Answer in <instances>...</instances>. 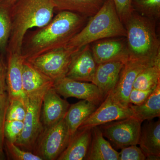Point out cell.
Segmentation results:
<instances>
[{
    "mask_svg": "<svg viewBox=\"0 0 160 160\" xmlns=\"http://www.w3.org/2000/svg\"><path fill=\"white\" fill-rule=\"evenodd\" d=\"M126 28L119 17L113 1L106 0L65 47L76 52L98 40L126 37Z\"/></svg>",
    "mask_w": 160,
    "mask_h": 160,
    "instance_id": "cell-3",
    "label": "cell"
},
{
    "mask_svg": "<svg viewBox=\"0 0 160 160\" xmlns=\"http://www.w3.org/2000/svg\"><path fill=\"white\" fill-rule=\"evenodd\" d=\"M92 44V52L97 64L114 60L126 61L129 58L126 42L122 39H103Z\"/></svg>",
    "mask_w": 160,
    "mask_h": 160,
    "instance_id": "cell-13",
    "label": "cell"
},
{
    "mask_svg": "<svg viewBox=\"0 0 160 160\" xmlns=\"http://www.w3.org/2000/svg\"><path fill=\"white\" fill-rule=\"evenodd\" d=\"M138 145L146 156H160V122H150L141 129Z\"/></svg>",
    "mask_w": 160,
    "mask_h": 160,
    "instance_id": "cell-21",
    "label": "cell"
},
{
    "mask_svg": "<svg viewBox=\"0 0 160 160\" xmlns=\"http://www.w3.org/2000/svg\"><path fill=\"white\" fill-rule=\"evenodd\" d=\"M133 117V112L130 106L123 105L111 92L101 103L98 108L80 126L78 129L91 128L110 122Z\"/></svg>",
    "mask_w": 160,
    "mask_h": 160,
    "instance_id": "cell-9",
    "label": "cell"
},
{
    "mask_svg": "<svg viewBox=\"0 0 160 160\" xmlns=\"http://www.w3.org/2000/svg\"><path fill=\"white\" fill-rule=\"evenodd\" d=\"M124 25L129 58L151 62L160 54L155 21L134 11Z\"/></svg>",
    "mask_w": 160,
    "mask_h": 160,
    "instance_id": "cell-4",
    "label": "cell"
},
{
    "mask_svg": "<svg viewBox=\"0 0 160 160\" xmlns=\"http://www.w3.org/2000/svg\"><path fill=\"white\" fill-rule=\"evenodd\" d=\"M119 152L105 139L99 127L92 128L91 143L86 160H118Z\"/></svg>",
    "mask_w": 160,
    "mask_h": 160,
    "instance_id": "cell-19",
    "label": "cell"
},
{
    "mask_svg": "<svg viewBox=\"0 0 160 160\" xmlns=\"http://www.w3.org/2000/svg\"><path fill=\"white\" fill-rule=\"evenodd\" d=\"M106 0H53L55 10L76 12L87 18L93 16Z\"/></svg>",
    "mask_w": 160,
    "mask_h": 160,
    "instance_id": "cell-22",
    "label": "cell"
},
{
    "mask_svg": "<svg viewBox=\"0 0 160 160\" xmlns=\"http://www.w3.org/2000/svg\"><path fill=\"white\" fill-rule=\"evenodd\" d=\"M6 155L3 151V146L0 145V160L6 159Z\"/></svg>",
    "mask_w": 160,
    "mask_h": 160,
    "instance_id": "cell-36",
    "label": "cell"
},
{
    "mask_svg": "<svg viewBox=\"0 0 160 160\" xmlns=\"http://www.w3.org/2000/svg\"><path fill=\"white\" fill-rule=\"evenodd\" d=\"M53 0H17L11 9L12 28L7 52L22 54L29 29L46 26L53 17Z\"/></svg>",
    "mask_w": 160,
    "mask_h": 160,
    "instance_id": "cell-2",
    "label": "cell"
},
{
    "mask_svg": "<svg viewBox=\"0 0 160 160\" xmlns=\"http://www.w3.org/2000/svg\"><path fill=\"white\" fill-rule=\"evenodd\" d=\"M45 92L26 97V112L23 121L24 127L15 143L24 150H33L38 138L44 129L41 122V114Z\"/></svg>",
    "mask_w": 160,
    "mask_h": 160,
    "instance_id": "cell-6",
    "label": "cell"
},
{
    "mask_svg": "<svg viewBox=\"0 0 160 160\" xmlns=\"http://www.w3.org/2000/svg\"><path fill=\"white\" fill-rule=\"evenodd\" d=\"M118 160H145L146 156L140 147L132 145L122 148Z\"/></svg>",
    "mask_w": 160,
    "mask_h": 160,
    "instance_id": "cell-31",
    "label": "cell"
},
{
    "mask_svg": "<svg viewBox=\"0 0 160 160\" xmlns=\"http://www.w3.org/2000/svg\"><path fill=\"white\" fill-rule=\"evenodd\" d=\"M74 52L64 47L47 52L27 61L55 82L66 77Z\"/></svg>",
    "mask_w": 160,
    "mask_h": 160,
    "instance_id": "cell-8",
    "label": "cell"
},
{
    "mask_svg": "<svg viewBox=\"0 0 160 160\" xmlns=\"http://www.w3.org/2000/svg\"><path fill=\"white\" fill-rule=\"evenodd\" d=\"M160 156L156 155H150L146 157V160H159Z\"/></svg>",
    "mask_w": 160,
    "mask_h": 160,
    "instance_id": "cell-35",
    "label": "cell"
},
{
    "mask_svg": "<svg viewBox=\"0 0 160 160\" xmlns=\"http://www.w3.org/2000/svg\"><path fill=\"white\" fill-rule=\"evenodd\" d=\"M126 61L114 60L98 64L92 83L97 86L104 100L114 90Z\"/></svg>",
    "mask_w": 160,
    "mask_h": 160,
    "instance_id": "cell-14",
    "label": "cell"
},
{
    "mask_svg": "<svg viewBox=\"0 0 160 160\" xmlns=\"http://www.w3.org/2000/svg\"><path fill=\"white\" fill-rule=\"evenodd\" d=\"M26 112V102L16 99L10 100L6 112V121H23Z\"/></svg>",
    "mask_w": 160,
    "mask_h": 160,
    "instance_id": "cell-27",
    "label": "cell"
},
{
    "mask_svg": "<svg viewBox=\"0 0 160 160\" xmlns=\"http://www.w3.org/2000/svg\"><path fill=\"white\" fill-rule=\"evenodd\" d=\"M7 72V66L0 58V94L6 92V78Z\"/></svg>",
    "mask_w": 160,
    "mask_h": 160,
    "instance_id": "cell-34",
    "label": "cell"
},
{
    "mask_svg": "<svg viewBox=\"0 0 160 160\" xmlns=\"http://www.w3.org/2000/svg\"><path fill=\"white\" fill-rule=\"evenodd\" d=\"M154 89L141 90L132 88L129 96V102L133 105H141L145 102Z\"/></svg>",
    "mask_w": 160,
    "mask_h": 160,
    "instance_id": "cell-33",
    "label": "cell"
},
{
    "mask_svg": "<svg viewBox=\"0 0 160 160\" xmlns=\"http://www.w3.org/2000/svg\"><path fill=\"white\" fill-rule=\"evenodd\" d=\"M142 123L136 118L130 117L98 126L103 136L119 149L138 145Z\"/></svg>",
    "mask_w": 160,
    "mask_h": 160,
    "instance_id": "cell-7",
    "label": "cell"
},
{
    "mask_svg": "<svg viewBox=\"0 0 160 160\" xmlns=\"http://www.w3.org/2000/svg\"><path fill=\"white\" fill-rule=\"evenodd\" d=\"M9 103V98L6 92L0 94V145L2 146L5 142L4 126Z\"/></svg>",
    "mask_w": 160,
    "mask_h": 160,
    "instance_id": "cell-32",
    "label": "cell"
},
{
    "mask_svg": "<svg viewBox=\"0 0 160 160\" xmlns=\"http://www.w3.org/2000/svg\"><path fill=\"white\" fill-rule=\"evenodd\" d=\"M160 83V54L139 73L133 88L141 90L155 89Z\"/></svg>",
    "mask_w": 160,
    "mask_h": 160,
    "instance_id": "cell-24",
    "label": "cell"
},
{
    "mask_svg": "<svg viewBox=\"0 0 160 160\" xmlns=\"http://www.w3.org/2000/svg\"><path fill=\"white\" fill-rule=\"evenodd\" d=\"M24 60L22 54L8 52L6 83L9 101L16 99L26 102V97L23 91L22 84Z\"/></svg>",
    "mask_w": 160,
    "mask_h": 160,
    "instance_id": "cell-15",
    "label": "cell"
},
{
    "mask_svg": "<svg viewBox=\"0 0 160 160\" xmlns=\"http://www.w3.org/2000/svg\"><path fill=\"white\" fill-rule=\"evenodd\" d=\"M70 139L68 127L64 118L43 129L33 150L43 160H57L68 146Z\"/></svg>",
    "mask_w": 160,
    "mask_h": 160,
    "instance_id": "cell-5",
    "label": "cell"
},
{
    "mask_svg": "<svg viewBox=\"0 0 160 160\" xmlns=\"http://www.w3.org/2000/svg\"><path fill=\"white\" fill-rule=\"evenodd\" d=\"M70 105L63 99L53 87L47 90L43 98L42 117L43 123L48 127L65 117Z\"/></svg>",
    "mask_w": 160,
    "mask_h": 160,
    "instance_id": "cell-16",
    "label": "cell"
},
{
    "mask_svg": "<svg viewBox=\"0 0 160 160\" xmlns=\"http://www.w3.org/2000/svg\"><path fill=\"white\" fill-rule=\"evenodd\" d=\"M132 6L141 15L155 21L160 17V0H133Z\"/></svg>",
    "mask_w": 160,
    "mask_h": 160,
    "instance_id": "cell-26",
    "label": "cell"
},
{
    "mask_svg": "<svg viewBox=\"0 0 160 160\" xmlns=\"http://www.w3.org/2000/svg\"><path fill=\"white\" fill-rule=\"evenodd\" d=\"M133 117L144 121H151L160 116V83L145 102L139 106L130 104Z\"/></svg>",
    "mask_w": 160,
    "mask_h": 160,
    "instance_id": "cell-23",
    "label": "cell"
},
{
    "mask_svg": "<svg viewBox=\"0 0 160 160\" xmlns=\"http://www.w3.org/2000/svg\"><path fill=\"white\" fill-rule=\"evenodd\" d=\"M24 127L23 121H6L4 126V135L6 140L15 143L22 133Z\"/></svg>",
    "mask_w": 160,
    "mask_h": 160,
    "instance_id": "cell-29",
    "label": "cell"
},
{
    "mask_svg": "<svg viewBox=\"0 0 160 160\" xmlns=\"http://www.w3.org/2000/svg\"><path fill=\"white\" fill-rule=\"evenodd\" d=\"M7 152L12 159L15 160H43L39 156L29 151H26L17 146L14 143L6 140Z\"/></svg>",
    "mask_w": 160,
    "mask_h": 160,
    "instance_id": "cell-28",
    "label": "cell"
},
{
    "mask_svg": "<svg viewBox=\"0 0 160 160\" xmlns=\"http://www.w3.org/2000/svg\"><path fill=\"white\" fill-rule=\"evenodd\" d=\"M87 18L73 12L59 11L49 23L31 35L22 50V56L28 60L65 47L86 25Z\"/></svg>",
    "mask_w": 160,
    "mask_h": 160,
    "instance_id": "cell-1",
    "label": "cell"
},
{
    "mask_svg": "<svg viewBox=\"0 0 160 160\" xmlns=\"http://www.w3.org/2000/svg\"><path fill=\"white\" fill-rule=\"evenodd\" d=\"M121 22L123 24L134 11L132 0H112Z\"/></svg>",
    "mask_w": 160,
    "mask_h": 160,
    "instance_id": "cell-30",
    "label": "cell"
},
{
    "mask_svg": "<svg viewBox=\"0 0 160 160\" xmlns=\"http://www.w3.org/2000/svg\"><path fill=\"white\" fill-rule=\"evenodd\" d=\"M97 66L90 45H86L72 54L66 77L80 82H92Z\"/></svg>",
    "mask_w": 160,
    "mask_h": 160,
    "instance_id": "cell-11",
    "label": "cell"
},
{
    "mask_svg": "<svg viewBox=\"0 0 160 160\" xmlns=\"http://www.w3.org/2000/svg\"><path fill=\"white\" fill-rule=\"evenodd\" d=\"M13 3L9 0H0V50L6 51L12 28L11 9Z\"/></svg>",
    "mask_w": 160,
    "mask_h": 160,
    "instance_id": "cell-25",
    "label": "cell"
},
{
    "mask_svg": "<svg viewBox=\"0 0 160 160\" xmlns=\"http://www.w3.org/2000/svg\"><path fill=\"white\" fill-rule=\"evenodd\" d=\"M9 1H10V2H12V3H14L16 1H17V0H9Z\"/></svg>",
    "mask_w": 160,
    "mask_h": 160,
    "instance_id": "cell-37",
    "label": "cell"
},
{
    "mask_svg": "<svg viewBox=\"0 0 160 160\" xmlns=\"http://www.w3.org/2000/svg\"><path fill=\"white\" fill-rule=\"evenodd\" d=\"M91 138L92 128L78 129L57 160H86Z\"/></svg>",
    "mask_w": 160,
    "mask_h": 160,
    "instance_id": "cell-18",
    "label": "cell"
},
{
    "mask_svg": "<svg viewBox=\"0 0 160 160\" xmlns=\"http://www.w3.org/2000/svg\"><path fill=\"white\" fill-rule=\"evenodd\" d=\"M54 81L39 71L27 60L22 67L23 91L26 97L46 92L53 87Z\"/></svg>",
    "mask_w": 160,
    "mask_h": 160,
    "instance_id": "cell-17",
    "label": "cell"
},
{
    "mask_svg": "<svg viewBox=\"0 0 160 160\" xmlns=\"http://www.w3.org/2000/svg\"><path fill=\"white\" fill-rule=\"evenodd\" d=\"M153 61L146 62L128 58L121 70L117 85L112 92L115 97L123 105L130 106L129 96L135 80L139 73Z\"/></svg>",
    "mask_w": 160,
    "mask_h": 160,
    "instance_id": "cell-12",
    "label": "cell"
},
{
    "mask_svg": "<svg viewBox=\"0 0 160 160\" xmlns=\"http://www.w3.org/2000/svg\"><path fill=\"white\" fill-rule=\"evenodd\" d=\"M97 108V106L94 103L84 100L69 106L64 119L68 127L70 138L82 123Z\"/></svg>",
    "mask_w": 160,
    "mask_h": 160,
    "instance_id": "cell-20",
    "label": "cell"
},
{
    "mask_svg": "<svg viewBox=\"0 0 160 160\" xmlns=\"http://www.w3.org/2000/svg\"><path fill=\"white\" fill-rule=\"evenodd\" d=\"M53 87L65 98L72 97L86 100L97 106L104 101L99 89L92 82H80L65 77L55 81Z\"/></svg>",
    "mask_w": 160,
    "mask_h": 160,
    "instance_id": "cell-10",
    "label": "cell"
}]
</instances>
